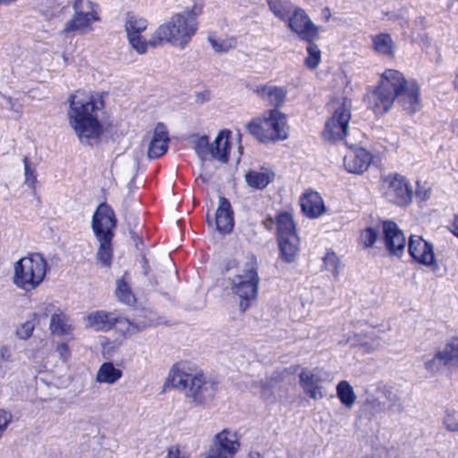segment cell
Here are the masks:
<instances>
[{
    "mask_svg": "<svg viewBox=\"0 0 458 458\" xmlns=\"http://www.w3.org/2000/svg\"><path fill=\"white\" fill-rule=\"evenodd\" d=\"M117 224L116 214L108 203H103L98 207L92 219V229L100 243L98 260L104 266L110 267L112 263V241Z\"/></svg>",
    "mask_w": 458,
    "mask_h": 458,
    "instance_id": "8992f818",
    "label": "cell"
},
{
    "mask_svg": "<svg viewBox=\"0 0 458 458\" xmlns=\"http://www.w3.org/2000/svg\"><path fill=\"white\" fill-rule=\"evenodd\" d=\"M121 319L116 314L109 311H98L85 317L86 327L95 332H110L119 325Z\"/></svg>",
    "mask_w": 458,
    "mask_h": 458,
    "instance_id": "44dd1931",
    "label": "cell"
},
{
    "mask_svg": "<svg viewBox=\"0 0 458 458\" xmlns=\"http://www.w3.org/2000/svg\"><path fill=\"white\" fill-rule=\"evenodd\" d=\"M352 117V101L346 98L341 105L327 121L321 135L324 141L338 143L345 141Z\"/></svg>",
    "mask_w": 458,
    "mask_h": 458,
    "instance_id": "8fae6325",
    "label": "cell"
},
{
    "mask_svg": "<svg viewBox=\"0 0 458 458\" xmlns=\"http://www.w3.org/2000/svg\"><path fill=\"white\" fill-rule=\"evenodd\" d=\"M273 179H274V174L267 170H251L246 175L248 186L257 190L266 189L272 182Z\"/></svg>",
    "mask_w": 458,
    "mask_h": 458,
    "instance_id": "83f0119b",
    "label": "cell"
},
{
    "mask_svg": "<svg viewBox=\"0 0 458 458\" xmlns=\"http://www.w3.org/2000/svg\"><path fill=\"white\" fill-rule=\"evenodd\" d=\"M198 24L199 14L196 8L180 13L158 29L152 38L151 44L160 46L171 43L174 46L184 47L195 36Z\"/></svg>",
    "mask_w": 458,
    "mask_h": 458,
    "instance_id": "277c9868",
    "label": "cell"
},
{
    "mask_svg": "<svg viewBox=\"0 0 458 458\" xmlns=\"http://www.w3.org/2000/svg\"><path fill=\"white\" fill-rule=\"evenodd\" d=\"M50 330L57 336H68L74 330L71 320L62 313H57L53 315L52 323H50Z\"/></svg>",
    "mask_w": 458,
    "mask_h": 458,
    "instance_id": "f1b7e54d",
    "label": "cell"
},
{
    "mask_svg": "<svg viewBox=\"0 0 458 458\" xmlns=\"http://www.w3.org/2000/svg\"><path fill=\"white\" fill-rule=\"evenodd\" d=\"M457 339L455 337L448 342L446 348L438 352L434 357L426 364V368L431 372H441L445 370L457 368Z\"/></svg>",
    "mask_w": 458,
    "mask_h": 458,
    "instance_id": "2e32d148",
    "label": "cell"
},
{
    "mask_svg": "<svg viewBox=\"0 0 458 458\" xmlns=\"http://www.w3.org/2000/svg\"><path fill=\"white\" fill-rule=\"evenodd\" d=\"M24 170H25V180L30 187L35 192L36 191L37 186V173L36 170H35L34 164L33 161L29 158H24Z\"/></svg>",
    "mask_w": 458,
    "mask_h": 458,
    "instance_id": "d590c367",
    "label": "cell"
},
{
    "mask_svg": "<svg viewBox=\"0 0 458 458\" xmlns=\"http://www.w3.org/2000/svg\"><path fill=\"white\" fill-rule=\"evenodd\" d=\"M170 133L168 127L160 123L156 127L154 138L149 147V157L151 158H161L167 154L170 146Z\"/></svg>",
    "mask_w": 458,
    "mask_h": 458,
    "instance_id": "603a6c76",
    "label": "cell"
},
{
    "mask_svg": "<svg viewBox=\"0 0 458 458\" xmlns=\"http://www.w3.org/2000/svg\"><path fill=\"white\" fill-rule=\"evenodd\" d=\"M116 295L117 298L123 304L127 305H135L138 303L136 301L135 295L133 294L131 286L128 281H126V276H123L117 281L116 288Z\"/></svg>",
    "mask_w": 458,
    "mask_h": 458,
    "instance_id": "1f68e13d",
    "label": "cell"
},
{
    "mask_svg": "<svg viewBox=\"0 0 458 458\" xmlns=\"http://www.w3.org/2000/svg\"><path fill=\"white\" fill-rule=\"evenodd\" d=\"M216 225L219 233L222 235L231 234L235 228V215L231 203L226 198H221L219 206L216 214Z\"/></svg>",
    "mask_w": 458,
    "mask_h": 458,
    "instance_id": "7402d4cb",
    "label": "cell"
},
{
    "mask_svg": "<svg viewBox=\"0 0 458 458\" xmlns=\"http://www.w3.org/2000/svg\"><path fill=\"white\" fill-rule=\"evenodd\" d=\"M258 94L269 105L275 108L281 107L285 103L286 89L281 86H263L257 89Z\"/></svg>",
    "mask_w": 458,
    "mask_h": 458,
    "instance_id": "4316f807",
    "label": "cell"
},
{
    "mask_svg": "<svg viewBox=\"0 0 458 458\" xmlns=\"http://www.w3.org/2000/svg\"><path fill=\"white\" fill-rule=\"evenodd\" d=\"M269 6L276 17L286 22L288 27L302 40L313 43L319 36V29L304 9L288 1H272L269 3Z\"/></svg>",
    "mask_w": 458,
    "mask_h": 458,
    "instance_id": "52a82bcc",
    "label": "cell"
},
{
    "mask_svg": "<svg viewBox=\"0 0 458 458\" xmlns=\"http://www.w3.org/2000/svg\"><path fill=\"white\" fill-rule=\"evenodd\" d=\"M147 27V21L142 17H136L135 15H129L127 17L126 24L127 36L133 49L140 54L147 52V40L142 35Z\"/></svg>",
    "mask_w": 458,
    "mask_h": 458,
    "instance_id": "e0dca14e",
    "label": "cell"
},
{
    "mask_svg": "<svg viewBox=\"0 0 458 458\" xmlns=\"http://www.w3.org/2000/svg\"><path fill=\"white\" fill-rule=\"evenodd\" d=\"M406 84L407 80L402 73L387 69L381 74L378 84L365 94L364 103L375 116L383 117L405 91Z\"/></svg>",
    "mask_w": 458,
    "mask_h": 458,
    "instance_id": "3957f363",
    "label": "cell"
},
{
    "mask_svg": "<svg viewBox=\"0 0 458 458\" xmlns=\"http://www.w3.org/2000/svg\"><path fill=\"white\" fill-rule=\"evenodd\" d=\"M403 109L407 112L413 114L418 110L420 105V87L415 80L407 81L406 87L399 98Z\"/></svg>",
    "mask_w": 458,
    "mask_h": 458,
    "instance_id": "d4e9b609",
    "label": "cell"
},
{
    "mask_svg": "<svg viewBox=\"0 0 458 458\" xmlns=\"http://www.w3.org/2000/svg\"><path fill=\"white\" fill-rule=\"evenodd\" d=\"M276 239L282 260L288 263L294 262L300 249V238L294 219L288 212H281L276 217Z\"/></svg>",
    "mask_w": 458,
    "mask_h": 458,
    "instance_id": "9c48e42d",
    "label": "cell"
},
{
    "mask_svg": "<svg viewBox=\"0 0 458 458\" xmlns=\"http://www.w3.org/2000/svg\"><path fill=\"white\" fill-rule=\"evenodd\" d=\"M165 458H189V454L186 453L182 448L174 446L168 450L167 456Z\"/></svg>",
    "mask_w": 458,
    "mask_h": 458,
    "instance_id": "b9f144b4",
    "label": "cell"
},
{
    "mask_svg": "<svg viewBox=\"0 0 458 458\" xmlns=\"http://www.w3.org/2000/svg\"><path fill=\"white\" fill-rule=\"evenodd\" d=\"M57 350H59V355L62 356L64 360H68L71 352H70L68 346L66 345V344H61V345H59Z\"/></svg>",
    "mask_w": 458,
    "mask_h": 458,
    "instance_id": "7bdbcfd3",
    "label": "cell"
},
{
    "mask_svg": "<svg viewBox=\"0 0 458 458\" xmlns=\"http://www.w3.org/2000/svg\"><path fill=\"white\" fill-rule=\"evenodd\" d=\"M431 196V189L424 183H416L415 197L419 202H426Z\"/></svg>",
    "mask_w": 458,
    "mask_h": 458,
    "instance_id": "ab89813d",
    "label": "cell"
},
{
    "mask_svg": "<svg viewBox=\"0 0 458 458\" xmlns=\"http://www.w3.org/2000/svg\"><path fill=\"white\" fill-rule=\"evenodd\" d=\"M123 376L122 371L114 367L112 362H106L98 370L97 381L100 383L114 384Z\"/></svg>",
    "mask_w": 458,
    "mask_h": 458,
    "instance_id": "f546056e",
    "label": "cell"
},
{
    "mask_svg": "<svg viewBox=\"0 0 458 458\" xmlns=\"http://www.w3.org/2000/svg\"><path fill=\"white\" fill-rule=\"evenodd\" d=\"M372 47L378 53L386 56L394 55V41L390 34H378L371 38Z\"/></svg>",
    "mask_w": 458,
    "mask_h": 458,
    "instance_id": "4dcf8cb0",
    "label": "cell"
},
{
    "mask_svg": "<svg viewBox=\"0 0 458 458\" xmlns=\"http://www.w3.org/2000/svg\"><path fill=\"white\" fill-rule=\"evenodd\" d=\"M408 251L410 256L416 263L424 266H432L436 263L435 254L431 244L420 237L413 235L409 238Z\"/></svg>",
    "mask_w": 458,
    "mask_h": 458,
    "instance_id": "d6986e66",
    "label": "cell"
},
{
    "mask_svg": "<svg viewBox=\"0 0 458 458\" xmlns=\"http://www.w3.org/2000/svg\"><path fill=\"white\" fill-rule=\"evenodd\" d=\"M247 129L253 138L263 143L283 142L289 136L288 117L278 110L266 111L256 117L248 124Z\"/></svg>",
    "mask_w": 458,
    "mask_h": 458,
    "instance_id": "5b68a950",
    "label": "cell"
},
{
    "mask_svg": "<svg viewBox=\"0 0 458 458\" xmlns=\"http://www.w3.org/2000/svg\"><path fill=\"white\" fill-rule=\"evenodd\" d=\"M299 206L305 217L311 219L321 217L326 212L325 203L317 191H305L299 198Z\"/></svg>",
    "mask_w": 458,
    "mask_h": 458,
    "instance_id": "ac0fdd59",
    "label": "cell"
},
{
    "mask_svg": "<svg viewBox=\"0 0 458 458\" xmlns=\"http://www.w3.org/2000/svg\"><path fill=\"white\" fill-rule=\"evenodd\" d=\"M12 421V415L10 412L5 409H0V438L4 434L6 429H8L9 424Z\"/></svg>",
    "mask_w": 458,
    "mask_h": 458,
    "instance_id": "60d3db41",
    "label": "cell"
},
{
    "mask_svg": "<svg viewBox=\"0 0 458 458\" xmlns=\"http://www.w3.org/2000/svg\"><path fill=\"white\" fill-rule=\"evenodd\" d=\"M259 275L256 268H250L244 275L238 276L232 286V291L240 299L241 310L244 311L252 305L257 297Z\"/></svg>",
    "mask_w": 458,
    "mask_h": 458,
    "instance_id": "7c38bea8",
    "label": "cell"
},
{
    "mask_svg": "<svg viewBox=\"0 0 458 458\" xmlns=\"http://www.w3.org/2000/svg\"><path fill=\"white\" fill-rule=\"evenodd\" d=\"M241 447V438L237 431L225 429L213 438L211 450L205 458H234Z\"/></svg>",
    "mask_w": 458,
    "mask_h": 458,
    "instance_id": "4fadbf2b",
    "label": "cell"
},
{
    "mask_svg": "<svg viewBox=\"0 0 458 458\" xmlns=\"http://www.w3.org/2000/svg\"><path fill=\"white\" fill-rule=\"evenodd\" d=\"M378 235L374 228H365L362 233V243L364 247L370 248L376 243Z\"/></svg>",
    "mask_w": 458,
    "mask_h": 458,
    "instance_id": "8d00e7d4",
    "label": "cell"
},
{
    "mask_svg": "<svg viewBox=\"0 0 458 458\" xmlns=\"http://www.w3.org/2000/svg\"><path fill=\"white\" fill-rule=\"evenodd\" d=\"M385 244L389 252L394 256L400 257L405 250L406 242L405 235L395 222H383Z\"/></svg>",
    "mask_w": 458,
    "mask_h": 458,
    "instance_id": "ffe728a7",
    "label": "cell"
},
{
    "mask_svg": "<svg viewBox=\"0 0 458 458\" xmlns=\"http://www.w3.org/2000/svg\"><path fill=\"white\" fill-rule=\"evenodd\" d=\"M323 262L324 269H326L327 272H330L335 276L339 275L340 269H341V262H340L339 258L335 253L332 251L327 252L323 257Z\"/></svg>",
    "mask_w": 458,
    "mask_h": 458,
    "instance_id": "e575fe53",
    "label": "cell"
},
{
    "mask_svg": "<svg viewBox=\"0 0 458 458\" xmlns=\"http://www.w3.org/2000/svg\"><path fill=\"white\" fill-rule=\"evenodd\" d=\"M337 396L340 402L346 407H351L354 405L356 400V395L354 389L348 381H342L336 387Z\"/></svg>",
    "mask_w": 458,
    "mask_h": 458,
    "instance_id": "d6a6232c",
    "label": "cell"
},
{
    "mask_svg": "<svg viewBox=\"0 0 458 458\" xmlns=\"http://www.w3.org/2000/svg\"><path fill=\"white\" fill-rule=\"evenodd\" d=\"M85 6L86 2H75V14L74 17L66 25V33H75V31L85 30L100 20L98 6L91 2H87V6Z\"/></svg>",
    "mask_w": 458,
    "mask_h": 458,
    "instance_id": "5bb4252c",
    "label": "cell"
},
{
    "mask_svg": "<svg viewBox=\"0 0 458 458\" xmlns=\"http://www.w3.org/2000/svg\"><path fill=\"white\" fill-rule=\"evenodd\" d=\"M232 149V133L230 130H222L219 133L212 147V154L221 162H228L230 157Z\"/></svg>",
    "mask_w": 458,
    "mask_h": 458,
    "instance_id": "484cf974",
    "label": "cell"
},
{
    "mask_svg": "<svg viewBox=\"0 0 458 458\" xmlns=\"http://www.w3.org/2000/svg\"><path fill=\"white\" fill-rule=\"evenodd\" d=\"M299 383L302 389L311 399L318 400L323 397V386L317 375L311 371H303L299 375Z\"/></svg>",
    "mask_w": 458,
    "mask_h": 458,
    "instance_id": "cb8c5ba5",
    "label": "cell"
},
{
    "mask_svg": "<svg viewBox=\"0 0 458 458\" xmlns=\"http://www.w3.org/2000/svg\"><path fill=\"white\" fill-rule=\"evenodd\" d=\"M47 264L40 253H31L22 258L15 265L14 283L24 291H33L45 279Z\"/></svg>",
    "mask_w": 458,
    "mask_h": 458,
    "instance_id": "ba28073f",
    "label": "cell"
},
{
    "mask_svg": "<svg viewBox=\"0 0 458 458\" xmlns=\"http://www.w3.org/2000/svg\"><path fill=\"white\" fill-rule=\"evenodd\" d=\"M380 189L383 195L399 207L409 206L413 200V189L408 179L402 175L391 173L381 181Z\"/></svg>",
    "mask_w": 458,
    "mask_h": 458,
    "instance_id": "30bf717a",
    "label": "cell"
},
{
    "mask_svg": "<svg viewBox=\"0 0 458 458\" xmlns=\"http://www.w3.org/2000/svg\"><path fill=\"white\" fill-rule=\"evenodd\" d=\"M209 41H211V44L213 47L217 52H227V50H230L232 47H233V40H221V39H216L215 37H209Z\"/></svg>",
    "mask_w": 458,
    "mask_h": 458,
    "instance_id": "f35d334b",
    "label": "cell"
},
{
    "mask_svg": "<svg viewBox=\"0 0 458 458\" xmlns=\"http://www.w3.org/2000/svg\"><path fill=\"white\" fill-rule=\"evenodd\" d=\"M372 155L358 145L350 146L343 160V166L348 173L362 175L371 167Z\"/></svg>",
    "mask_w": 458,
    "mask_h": 458,
    "instance_id": "9a60e30c",
    "label": "cell"
},
{
    "mask_svg": "<svg viewBox=\"0 0 458 458\" xmlns=\"http://www.w3.org/2000/svg\"><path fill=\"white\" fill-rule=\"evenodd\" d=\"M307 57L304 60V65L309 69H315L319 66L321 62V52L316 44H307Z\"/></svg>",
    "mask_w": 458,
    "mask_h": 458,
    "instance_id": "836d02e7",
    "label": "cell"
},
{
    "mask_svg": "<svg viewBox=\"0 0 458 458\" xmlns=\"http://www.w3.org/2000/svg\"><path fill=\"white\" fill-rule=\"evenodd\" d=\"M172 390L180 391L197 405L203 406L212 399L213 385L197 365L190 362H179L172 367L162 394Z\"/></svg>",
    "mask_w": 458,
    "mask_h": 458,
    "instance_id": "7a4b0ae2",
    "label": "cell"
},
{
    "mask_svg": "<svg viewBox=\"0 0 458 458\" xmlns=\"http://www.w3.org/2000/svg\"><path fill=\"white\" fill-rule=\"evenodd\" d=\"M35 330V323L33 321H27V323L23 324L18 327L17 330V336L19 339L27 340L33 336Z\"/></svg>",
    "mask_w": 458,
    "mask_h": 458,
    "instance_id": "74e56055",
    "label": "cell"
},
{
    "mask_svg": "<svg viewBox=\"0 0 458 458\" xmlns=\"http://www.w3.org/2000/svg\"><path fill=\"white\" fill-rule=\"evenodd\" d=\"M104 106L105 95L98 92L80 91L70 98V125L82 142L94 145L103 138L104 125L100 113Z\"/></svg>",
    "mask_w": 458,
    "mask_h": 458,
    "instance_id": "6da1fadb",
    "label": "cell"
}]
</instances>
